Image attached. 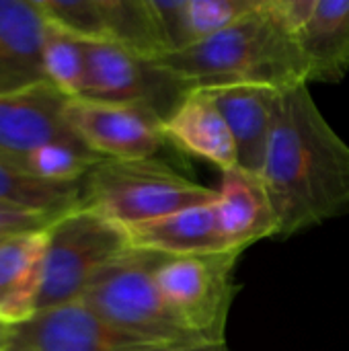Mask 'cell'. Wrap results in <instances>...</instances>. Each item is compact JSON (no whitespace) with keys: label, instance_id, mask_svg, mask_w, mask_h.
Returning <instances> with one entry per match:
<instances>
[{"label":"cell","instance_id":"6da1fadb","mask_svg":"<svg viewBox=\"0 0 349 351\" xmlns=\"http://www.w3.org/2000/svg\"><path fill=\"white\" fill-rule=\"evenodd\" d=\"M259 177L282 239L349 212V144L325 119L309 84L282 90Z\"/></svg>","mask_w":349,"mask_h":351},{"label":"cell","instance_id":"7a4b0ae2","mask_svg":"<svg viewBox=\"0 0 349 351\" xmlns=\"http://www.w3.org/2000/svg\"><path fill=\"white\" fill-rule=\"evenodd\" d=\"M156 62L187 88L255 84L286 90L309 84L298 43L269 12L267 0L230 29Z\"/></svg>","mask_w":349,"mask_h":351},{"label":"cell","instance_id":"3957f363","mask_svg":"<svg viewBox=\"0 0 349 351\" xmlns=\"http://www.w3.org/2000/svg\"><path fill=\"white\" fill-rule=\"evenodd\" d=\"M216 197V189L181 175L163 160L103 158L82 179L80 206L130 228L191 206L210 204Z\"/></svg>","mask_w":349,"mask_h":351},{"label":"cell","instance_id":"277c9868","mask_svg":"<svg viewBox=\"0 0 349 351\" xmlns=\"http://www.w3.org/2000/svg\"><path fill=\"white\" fill-rule=\"evenodd\" d=\"M160 259L152 253L130 251L103 269L80 300L130 337L160 346L200 341L179 321L156 284Z\"/></svg>","mask_w":349,"mask_h":351},{"label":"cell","instance_id":"5b68a950","mask_svg":"<svg viewBox=\"0 0 349 351\" xmlns=\"http://www.w3.org/2000/svg\"><path fill=\"white\" fill-rule=\"evenodd\" d=\"M132 249L128 230L93 208H76L49 228L39 311L80 300L93 280Z\"/></svg>","mask_w":349,"mask_h":351},{"label":"cell","instance_id":"8992f818","mask_svg":"<svg viewBox=\"0 0 349 351\" xmlns=\"http://www.w3.org/2000/svg\"><path fill=\"white\" fill-rule=\"evenodd\" d=\"M245 251H220L191 257H163L156 284L179 317L200 341H224V329L234 296V267Z\"/></svg>","mask_w":349,"mask_h":351},{"label":"cell","instance_id":"52a82bcc","mask_svg":"<svg viewBox=\"0 0 349 351\" xmlns=\"http://www.w3.org/2000/svg\"><path fill=\"white\" fill-rule=\"evenodd\" d=\"M64 117L74 136L101 158L142 160L167 142L165 119L148 105L95 101L86 97L68 99Z\"/></svg>","mask_w":349,"mask_h":351},{"label":"cell","instance_id":"ba28073f","mask_svg":"<svg viewBox=\"0 0 349 351\" xmlns=\"http://www.w3.org/2000/svg\"><path fill=\"white\" fill-rule=\"evenodd\" d=\"M84 60L86 99L148 105L167 119L189 90L156 60L113 43H84Z\"/></svg>","mask_w":349,"mask_h":351},{"label":"cell","instance_id":"9c48e42d","mask_svg":"<svg viewBox=\"0 0 349 351\" xmlns=\"http://www.w3.org/2000/svg\"><path fill=\"white\" fill-rule=\"evenodd\" d=\"M156 346L113 329L82 300L39 311L12 327V351H144Z\"/></svg>","mask_w":349,"mask_h":351},{"label":"cell","instance_id":"30bf717a","mask_svg":"<svg viewBox=\"0 0 349 351\" xmlns=\"http://www.w3.org/2000/svg\"><path fill=\"white\" fill-rule=\"evenodd\" d=\"M66 101L49 82L0 95V158L12 165L39 146L78 140L64 117Z\"/></svg>","mask_w":349,"mask_h":351},{"label":"cell","instance_id":"8fae6325","mask_svg":"<svg viewBox=\"0 0 349 351\" xmlns=\"http://www.w3.org/2000/svg\"><path fill=\"white\" fill-rule=\"evenodd\" d=\"M47 31L37 0H0V95L45 82Z\"/></svg>","mask_w":349,"mask_h":351},{"label":"cell","instance_id":"7c38bea8","mask_svg":"<svg viewBox=\"0 0 349 351\" xmlns=\"http://www.w3.org/2000/svg\"><path fill=\"white\" fill-rule=\"evenodd\" d=\"M216 191L218 224L226 249L247 251L263 239L278 237V214L259 175L241 167L228 169Z\"/></svg>","mask_w":349,"mask_h":351},{"label":"cell","instance_id":"4fadbf2b","mask_svg":"<svg viewBox=\"0 0 349 351\" xmlns=\"http://www.w3.org/2000/svg\"><path fill=\"white\" fill-rule=\"evenodd\" d=\"M224 115L237 144L239 167L259 175L276 123L282 90L255 84L204 88Z\"/></svg>","mask_w":349,"mask_h":351},{"label":"cell","instance_id":"5bb4252c","mask_svg":"<svg viewBox=\"0 0 349 351\" xmlns=\"http://www.w3.org/2000/svg\"><path fill=\"white\" fill-rule=\"evenodd\" d=\"M125 230L134 251H144L158 257H191L232 251L226 249L220 234L216 199L156 220L134 224Z\"/></svg>","mask_w":349,"mask_h":351},{"label":"cell","instance_id":"9a60e30c","mask_svg":"<svg viewBox=\"0 0 349 351\" xmlns=\"http://www.w3.org/2000/svg\"><path fill=\"white\" fill-rule=\"evenodd\" d=\"M163 128L167 142L218 167L222 173L239 167L230 128L204 88H189L183 101L165 119Z\"/></svg>","mask_w":349,"mask_h":351},{"label":"cell","instance_id":"2e32d148","mask_svg":"<svg viewBox=\"0 0 349 351\" xmlns=\"http://www.w3.org/2000/svg\"><path fill=\"white\" fill-rule=\"evenodd\" d=\"M49 228L0 241V323L8 327L25 325L37 315Z\"/></svg>","mask_w":349,"mask_h":351},{"label":"cell","instance_id":"e0dca14e","mask_svg":"<svg viewBox=\"0 0 349 351\" xmlns=\"http://www.w3.org/2000/svg\"><path fill=\"white\" fill-rule=\"evenodd\" d=\"M296 43L309 84H339L349 72V0H315Z\"/></svg>","mask_w":349,"mask_h":351},{"label":"cell","instance_id":"ac0fdd59","mask_svg":"<svg viewBox=\"0 0 349 351\" xmlns=\"http://www.w3.org/2000/svg\"><path fill=\"white\" fill-rule=\"evenodd\" d=\"M0 202L64 216L82 204L80 183H47L33 179L0 158Z\"/></svg>","mask_w":349,"mask_h":351},{"label":"cell","instance_id":"d6986e66","mask_svg":"<svg viewBox=\"0 0 349 351\" xmlns=\"http://www.w3.org/2000/svg\"><path fill=\"white\" fill-rule=\"evenodd\" d=\"M103 160L82 142H51L39 146L12 162L25 175L47 183H80L91 169Z\"/></svg>","mask_w":349,"mask_h":351},{"label":"cell","instance_id":"ffe728a7","mask_svg":"<svg viewBox=\"0 0 349 351\" xmlns=\"http://www.w3.org/2000/svg\"><path fill=\"white\" fill-rule=\"evenodd\" d=\"M43 74L45 82L66 99L82 97L86 82L84 43L49 27L43 45Z\"/></svg>","mask_w":349,"mask_h":351},{"label":"cell","instance_id":"44dd1931","mask_svg":"<svg viewBox=\"0 0 349 351\" xmlns=\"http://www.w3.org/2000/svg\"><path fill=\"white\" fill-rule=\"evenodd\" d=\"M263 0H187L189 45L214 37L255 14Z\"/></svg>","mask_w":349,"mask_h":351},{"label":"cell","instance_id":"7402d4cb","mask_svg":"<svg viewBox=\"0 0 349 351\" xmlns=\"http://www.w3.org/2000/svg\"><path fill=\"white\" fill-rule=\"evenodd\" d=\"M62 216L12 206L6 202H0V239L23 234V232H37L53 226Z\"/></svg>","mask_w":349,"mask_h":351},{"label":"cell","instance_id":"603a6c76","mask_svg":"<svg viewBox=\"0 0 349 351\" xmlns=\"http://www.w3.org/2000/svg\"><path fill=\"white\" fill-rule=\"evenodd\" d=\"M144 351H230L226 341H193V343H177V346H156Z\"/></svg>","mask_w":349,"mask_h":351},{"label":"cell","instance_id":"cb8c5ba5","mask_svg":"<svg viewBox=\"0 0 349 351\" xmlns=\"http://www.w3.org/2000/svg\"><path fill=\"white\" fill-rule=\"evenodd\" d=\"M0 351H12V327L0 323Z\"/></svg>","mask_w":349,"mask_h":351},{"label":"cell","instance_id":"d4e9b609","mask_svg":"<svg viewBox=\"0 0 349 351\" xmlns=\"http://www.w3.org/2000/svg\"><path fill=\"white\" fill-rule=\"evenodd\" d=\"M0 241H2V239H0Z\"/></svg>","mask_w":349,"mask_h":351}]
</instances>
